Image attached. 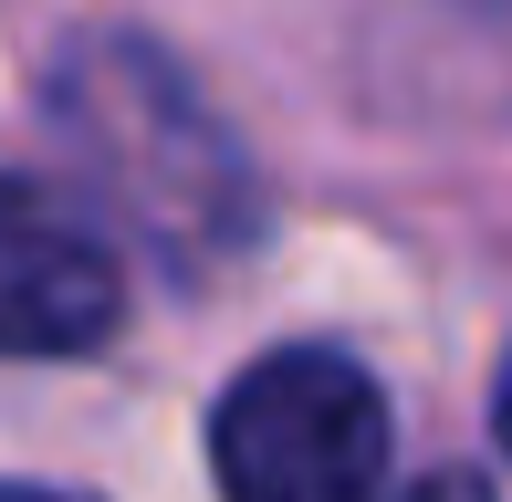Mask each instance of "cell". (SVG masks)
I'll return each mask as SVG.
<instances>
[{"mask_svg":"<svg viewBox=\"0 0 512 502\" xmlns=\"http://www.w3.org/2000/svg\"><path fill=\"white\" fill-rule=\"evenodd\" d=\"M220 502H377L387 482V398L335 346H272L209 408Z\"/></svg>","mask_w":512,"mask_h":502,"instance_id":"1","label":"cell"},{"mask_svg":"<svg viewBox=\"0 0 512 502\" xmlns=\"http://www.w3.org/2000/svg\"><path fill=\"white\" fill-rule=\"evenodd\" d=\"M126 314L115 251L53 189L0 168V356H84Z\"/></svg>","mask_w":512,"mask_h":502,"instance_id":"2","label":"cell"},{"mask_svg":"<svg viewBox=\"0 0 512 502\" xmlns=\"http://www.w3.org/2000/svg\"><path fill=\"white\" fill-rule=\"evenodd\" d=\"M408 502H492V482H471V471H429Z\"/></svg>","mask_w":512,"mask_h":502,"instance_id":"3","label":"cell"},{"mask_svg":"<svg viewBox=\"0 0 512 502\" xmlns=\"http://www.w3.org/2000/svg\"><path fill=\"white\" fill-rule=\"evenodd\" d=\"M492 440L512 450V377H502V398H492Z\"/></svg>","mask_w":512,"mask_h":502,"instance_id":"4","label":"cell"},{"mask_svg":"<svg viewBox=\"0 0 512 502\" xmlns=\"http://www.w3.org/2000/svg\"><path fill=\"white\" fill-rule=\"evenodd\" d=\"M0 502H63V492H32V482H0Z\"/></svg>","mask_w":512,"mask_h":502,"instance_id":"5","label":"cell"}]
</instances>
